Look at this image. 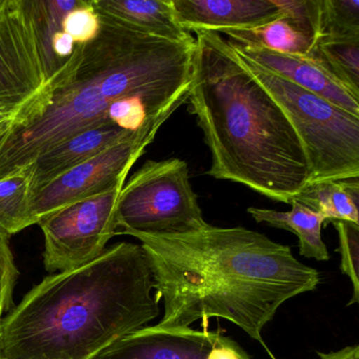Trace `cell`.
Segmentation results:
<instances>
[{"instance_id":"obj_11","label":"cell","mask_w":359,"mask_h":359,"mask_svg":"<svg viewBox=\"0 0 359 359\" xmlns=\"http://www.w3.org/2000/svg\"><path fill=\"white\" fill-rule=\"evenodd\" d=\"M285 15L252 30H226L229 41L287 55H310L319 39L320 0H276Z\"/></svg>"},{"instance_id":"obj_25","label":"cell","mask_w":359,"mask_h":359,"mask_svg":"<svg viewBox=\"0 0 359 359\" xmlns=\"http://www.w3.org/2000/svg\"><path fill=\"white\" fill-rule=\"evenodd\" d=\"M9 239V235L0 230V325L4 317L15 306L14 287L20 276Z\"/></svg>"},{"instance_id":"obj_14","label":"cell","mask_w":359,"mask_h":359,"mask_svg":"<svg viewBox=\"0 0 359 359\" xmlns=\"http://www.w3.org/2000/svg\"><path fill=\"white\" fill-rule=\"evenodd\" d=\"M132 134L111 123L81 132L56 144L30 165L33 193Z\"/></svg>"},{"instance_id":"obj_20","label":"cell","mask_w":359,"mask_h":359,"mask_svg":"<svg viewBox=\"0 0 359 359\" xmlns=\"http://www.w3.org/2000/svg\"><path fill=\"white\" fill-rule=\"evenodd\" d=\"M318 43H359V0H320Z\"/></svg>"},{"instance_id":"obj_3","label":"cell","mask_w":359,"mask_h":359,"mask_svg":"<svg viewBox=\"0 0 359 359\" xmlns=\"http://www.w3.org/2000/svg\"><path fill=\"white\" fill-rule=\"evenodd\" d=\"M142 245L117 243L46 277L1 321L0 359H93L159 316Z\"/></svg>"},{"instance_id":"obj_21","label":"cell","mask_w":359,"mask_h":359,"mask_svg":"<svg viewBox=\"0 0 359 359\" xmlns=\"http://www.w3.org/2000/svg\"><path fill=\"white\" fill-rule=\"evenodd\" d=\"M83 3V0H29L33 18L36 22L46 72L49 79L60 69L52 56V37L62 31L65 18L73 10L81 7Z\"/></svg>"},{"instance_id":"obj_17","label":"cell","mask_w":359,"mask_h":359,"mask_svg":"<svg viewBox=\"0 0 359 359\" xmlns=\"http://www.w3.org/2000/svg\"><path fill=\"white\" fill-rule=\"evenodd\" d=\"M292 201L334 220L359 224V177L308 184Z\"/></svg>"},{"instance_id":"obj_24","label":"cell","mask_w":359,"mask_h":359,"mask_svg":"<svg viewBox=\"0 0 359 359\" xmlns=\"http://www.w3.org/2000/svg\"><path fill=\"white\" fill-rule=\"evenodd\" d=\"M100 29V14L91 0H83V5L71 11L62 22V31L71 36L75 45H87L97 36Z\"/></svg>"},{"instance_id":"obj_16","label":"cell","mask_w":359,"mask_h":359,"mask_svg":"<svg viewBox=\"0 0 359 359\" xmlns=\"http://www.w3.org/2000/svg\"><path fill=\"white\" fill-rule=\"evenodd\" d=\"M290 205L292 209L287 212L251 207L248 209V213L259 224L294 233L299 241L300 255L304 257L314 258L319 262L329 259L327 245L321 238L325 217L296 201H292Z\"/></svg>"},{"instance_id":"obj_26","label":"cell","mask_w":359,"mask_h":359,"mask_svg":"<svg viewBox=\"0 0 359 359\" xmlns=\"http://www.w3.org/2000/svg\"><path fill=\"white\" fill-rule=\"evenodd\" d=\"M317 355L319 359H359V346L355 344L327 354L317 352Z\"/></svg>"},{"instance_id":"obj_9","label":"cell","mask_w":359,"mask_h":359,"mask_svg":"<svg viewBox=\"0 0 359 359\" xmlns=\"http://www.w3.org/2000/svg\"><path fill=\"white\" fill-rule=\"evenodd\" d=\"M49 79L29 0H0V104H20Z\"/></svg>"},{"instance_id":"obj_8","label":"cell","mask_w":359,"mask_h":359,"mask_svg":"<svg viewBox=\"0 0 359 359\" xmlns=\"http://www.w3.org/2000/svg\"><path fill=\"white\" fill-rule=\"evenodd\" d=\"M165 123L158 121L149 123L144 129L33 193L31 211L36 224L41 217L52 212L125 184L130 170Z\"/></svg>"},{"instance_id":"obj_23","label":"cell","mask_w":359,"mask_h":359,"mask_svg":"<svg viewBox=\"0 0 359 359\" xmlns=\"http://www.w3.org/2000/svg\"><path fill=\"white\" fill-rule=\"evenodd\" d=\"M47 86L48 83L39 93L20 104H0V147L18 128L41 113Z\"/></svg>"},{"instance_id":"obj_12","label":"cell","mask_w":359,"mask_h":359,"mask_svg":"<svg viewBox=\"0 0 359 359\" xmlns=\"http://www.w3.org/2000/svg\"><path fill=\"white\" fill-rule=\"evenodd\" d=\"M172 5L188 33L252 30L285 14L276 0H172Z\"/></svg>"},{"instance_id":"obj_4","label":"cell","mask_w":359,"mask_h":359,"mask_svg":"<svg viewBox=\"0 0 359 359\" xmlns=\"http://www.w3.org/2000/svg\"><path fill=\"white\" fill-rule=\"evenodd\" d=\"M189 110L211 152L208 175L291 203L310 182L306 153L293 126L213 31H196Z\"/></svg>"},{"instance_id":"obj_15","label":"cell","mask_w":359,"mask_h":359,"mask_svg":"<svg viewBox=\"0 0 359 359\" xmlns=\"http://www.w3.org/2000/svg\"><path fill=\"white\" fill-rule=\"evenodd\" d=\"M98 14L118 20L135 30L175 43H191L176 16L172 0H91Z\"/></svg>"},{"instance_id":"obj_5","label":"cell","mask_w":359,"mask_h":359,"mask_svg":"<svg viewBox=\"0 0 359 359\" xmlns=\"http://www.w3.org/2000/svg\"><path fill=\"white\" fill-rule=\"evenodd\" d=\"M238 57L293 126L308 161L309 184L358 178L359 117L272 74L247 58Z\"/></svg>"},{"instance_id":"obj_2","label":"cell","mask_w":359,"mask_h":359,"mask_svg":"<svg viewBox=\"0 0 359 359\" xmlns=\"http://www.w3.org/2000/svg\"><path fill=\"white\" fill-rule=\"evenodd\" d=\"M100 18L97 36L76 45L70 60L48 81L41 113L0 147V180L72 136L111 125L113 102L135 98L167 116L186 104L195 41L175 43L102 14Z\"/></svg>"},{"instance_id":"obj_18","label":"cell","mask_w":359,"mask_h":359,"mask_svg":"<svg viewBox=\"0 0 359 359\" xmlns=\"http://www.w3.org/2000/svg\"><path fill=\"white\" fill-rule=\"evenodd\" d=\"M31 165L0 180V230L9 236L36 224L32 211Z\"/></svg>"},{"instance_id":"obj_10","label":"cell","mask_w":359,"mask_h":359,"mask_svg":"<svg viewBox=\"0 0 359 359\" xmlns=\"http://www.w3.org/2000/svg\"><path fill=\"white\" fill-rule=\"evenodd\" d=\"M93 359H254L219 332L156 330L151 325L123 336Z\"/></svg>"},{"instance_id":"obj_7","label":"cell","mask_w":359,"mask_h":359,"mask_svg":"<svg viewBox=\"0 0 359 359\" xmlns=\"http://www.w3.org/2000/svg\"><path fill=\"white\" fill-rule=\"evenodd\" d=\"M123 186L71 203L39 220L45 237L43 262L48 272L73 270L104 253L118 229L117 205Z\"/></svg>"},{"instance_id":"obj_22","label":"cell","mask_w":359,"mask_h":359,"mask_svg":"<svg viewBox=\"0 0 359 359\" xmlns=\"http://www.w3.org/2000/svg\"><path fill=\"white\" fill-rule=\"evenodd\" d=\"M330 224H334L339 238L337 252L340 254V270L352 283L353 295L348 304L350 306L359 300V224L342 220Z\"/></svg>"},{"instance_id":"obj_19","label":"cell","mask_w":359,"mask_h":359,"mask_svg":"<svg viewBox=\"0 0 359 359\" xmlns=\"http://www.w3.org/2000/svg\"><path fill=\"white\" fill-rule=\"evenodd\" d=\"M308 57L359 98V43H318Z\"/></svg>"},{"instance_id":"obj_13","label":"cell","mask_w":359,"mask_h":359,"mask_svg":"<svg viewBox=\"0 0 359 359\" xmlns=\"http://www.w3.org/2000/svg\"><path fill=\"white\" fill-rule=\"evenodd\" d=\"M229 43L241 57L359 117V98L355 97L311 58Z\"/></svg>"},{"instance_id":"obj_6","label":"cell","mask_w":359,"mask_h":359,"mask_svg":"<svg viewBox=\"0 0 359 359\" xmlns=\"http://www.w3.org/2000/svg\"><path fill=\"white\" fill-rule=\"evenodd\" d=\"M117 224V234H186L205 228L209 224L191 184L188 163L178 158L144 163L123 187Z\"/></svg>"},{"instance_id":"obj_1","label":"cell","mask_w":359,"mask_h":359,"mask_svg":"<svg viewBox=\"0 0 359 359\" xmlns=\"http://www.w3.org/2000/svg\"><path fill=\"white\" fill-rule=\"evenodd\" d=\"M142 243L163 304L156 330L189 329L224 318L262 344L264 327L287 300L314 291L318 271L294 257L289 245L243 226L205 228L186 234L125 231Z\"/></svg>"}]
</instances>
